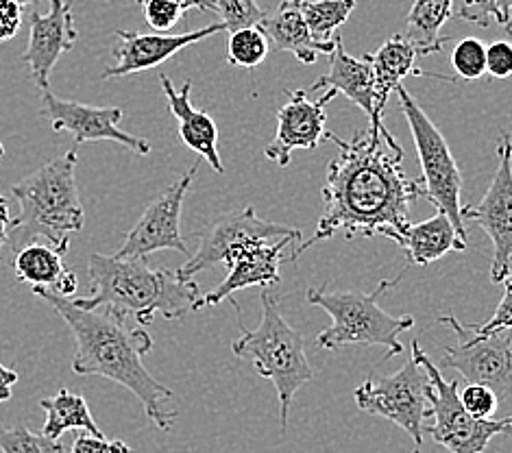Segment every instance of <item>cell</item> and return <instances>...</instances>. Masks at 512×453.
Segmentation results:
<instances>
[{"label":"cell","instance_id":"cell-28","mask_svg":"<svg viewBox=\"0 0 512 453\" xmlns=\"http://www.w3.org/2000/svg\"><path fill=\"white\" fill-rule=\"evenodd\" d=\"M504 295L502 301H499L497 310L489 321L482 325H465L456 321L454 316H438V323H445L460 340H480V338H489L499 332H512V275H508L504 281Z\"/></svg>","mask_w":512,"mask_h":453},{"label":"cell","instance_id":"cell-37","mask_svg":"<svg viewBox=\"0 0 512 453\" xmlns=\"http://www.w3.org/2000/svg\"><path fill=\"white\" fill-rule=\"evenodd\" d=\"M70 453H131V449L123 440H105V436L81 432L72 443Z\"/></svg>","mask_w":512,"mask_h":453},{"label":"cell","instance_id":"cell-44","mask_svg":"<svg viewBox=\"0 0 512 453\" xmlns=\"http://www.w3.org/2000/svg\"><path fill=\"white\" fill-rule=\"evenodd\" d=\"M72 3H75V0H66V5H70V7H72ZM131 3H136V5H144V0H131Z\"/></svg>","mask_w":512,"mask_h":453},{"label":"cell","instance_id":"cell-43","mask_svg":"<svg viewBox=\"0 0 512 453\" xmlns=\"http://www.w3.org/2000/svg\"><path fill=\"white\" fill-rule=\"evenodd\" d=\"M16 3H20L24 7V5H38L40 0H16Z\"/></svg>","mask_w":512,"mask_h":453},{"label":"cell","instance_id":"cell-29","mask_svg":"<svg viewBox=\"0 0 512 453\" xmlns=\"http://www.w3.org/2000/svg\"><path fill=\"white\" fill-rule=\"evenodd\" d=\"M266 55H268V40L260 27L229 33L227 61L231 66L253 70L262 64Z\"/></svg>","mask_w":512,"mask_h":453},{"label":"cell","instance_id":"cell-23","mask_svg":"<svg viewBox=\"0 0 512 453\" xmlns=\"http://www.w3.org/2000/svg\"><path fill=\"white\" fill-rule=\"evenodd\" d=\"M414 59H417V51L401 35H393V38L386 40L371 55V66L375 75V101L369 127L377 129L384 125V109L388 105L390 94L399 88L401 81L408 75H421V70L414 68Z\"/></svg>","mask_w":512,"mask_h":453},{"label":"cell","instance_id":"cell-31","mask_svg":"<svg viewBox=\"0 0 512 453\" xmlns=\"http://www.w3.org/2000/svg\"><path fill=\"white\" fill-rule=\"evenodd\" d=\"M214 3L227 33L260 27L266 18V11L258 5V0H214Z\"/></svg>","mask_w":512,"mask_h":453},{"label":"cell","instance_id":"cell-5","mask_svg":"<svg viewBox=\"0 0 512 453\" xmlns=\"http://www.w3.org/2000/svg\"><path fill=\"white\" fill-rule=\"evenodd\" d=\"M404 268L397 277L380 281L373 292L360 290H336L329 292L325 286L310 288L306 299L310 305L325 310L332 316V325L316 336V345L321 349H343V347H362V345H377L384 347V358H395L404 345H401L399 334L414 327L412 316H393L380 308V299L386 290L395 288L399 279L406 275Z\"/></svg>","mask_w":512,"mask_h":453},{"label":"cell","instance_id":"cell-42","mask_svg":"<svg viewBox=\"0 0 512 453\" xmlns=\"http://www.w3.org/2000/svg\"><path fill=\"white\" fill-rule=\"evenodd\" d=\"M497 7H499V14H502V27L506 22H510V11H512V0H497Z\"/></svg>","mask_w":512,"mask_h":453},{"label":"cell","instance_id":"cell-3","mask_svg":"<svg viewBox=\"0 0 512 453\" xmlns=\"http://www.w3.org/2000/svg\"><path fill=\"white\" fill-rule=\"evenodd\" d=\"M88 273L92 297L72 299L81 310L109 308L118 314H131L138 325H151L160 314L168 321H179L194 312L201 290L194 279H181L177 271L151 268L146 260H120V257L94 253Z\"/></svg>","mask_w":512,"mask_h":453},{"label":"cell","instance_id":"cell-33","mask_svg":"<svg viewBox=\"0 0 512 453\" xmlns=\"http://www.w3.org/2000/svg\"><path fill=\"white\" fill-rule=\"evenodd\" d=\"M144 18L155 33H168L175 29L186 9L175 0H144Z\"/></svg>","mask_w":512,"mask_h":453},{"label":"cell","instance_id":"cell-2","mask_svg":"<svg viewBox=\"0 0 512 453\" xmlns=\"http://www.w3.org/2000/svg\"><path fill=\"white\" fill-rule=\"evenodd\" d=\"M33 295L51 305L75 336L77 351L72 371L77 375H101L125 386L138 397L153 425L162 432L173 430L177 414L164 410L162 403L175 395L146 371L142 358L153 349V340L142 327L129 329L125 325L127 316L109 308L81 310L72 299L53 290L33 288Z\"/></svg>","mask_w":512,"mask_h":453},{"label":"cell","instance_id":"cell-13","mask_svg":"<svg viewBox=\"0 0 512 453\" xmlns=\"http://www.w3.org/2000/svg\"><path fill=\"white\" fill-rule=\"evenodd\" d=\"M42 118L53 131H68L77 144L83 142H116L136 155H149L151 142L131 136L118 127L123 120L120 107H92L77 101L59 99L53 92H42Z\"/></svg>","mask_w":512,"mask_h":453},{"label":"cell","instance_id":"cell-45","mask_svg":"<svg viewBox=\"0 0 512 453\" xmlns=\"http://www.w3.org/2000/svg\"><path fill=\"white\" fill-rule=\"evenodd\" d=\"M504 29H506V33H508V35H512V20L504 24Z\"/></svg>","mask_w":512,"mask_h":453},{"label":"cell","instance_id":"cell-34","mask_svg":"<svg viewBox=\"0 0 512 453\" xmlns=\"http://www.w3.org/2000/svg\"><path fill=\"white\" fill-rule=\"evenodd\" d=\"M460 401L465 410L473 416V419H493V414L499 406V399L491 388L482 384H467L460 390Z\"/></svg>","mask_w":512,"mask_h":453},{"label":"cell","instance_id":"cell-39","mask_svg":"<svg viewBox=\"0 0 512 453\" xmlns=\"http://www.w3.org/2000/svg\"><path fill=\"white\" fill-rule=\"evenodd\" d=\"M14 234V218H11V207L9 201L0 194V251H3L5 244L9 242V236ZM3 262V257H0Z\"/></svg>","mask_w":512,"mask_h":453},{"label":"cell","instance_id":"cell-14","mask_svg":"<svg viewBox=\"0 0 512 453\" xmlns=\"http://www.w3.org/2000/svg\"><path fill=\"white\" fill-rule=\"evenodd\" d=\"M286 96V105L277 109L275 138L264 149V157L282 168L290 164L292 151H312L327 140L325 109L336 92L327 90L319 101H308V90H286Z\"/></svg>","mask_w":512,"mask_h":453},{"label":"cell","instance_id":"cell-27","mask_svg":"<svg viewBox=\"0 0 512 453\" xmlns=\"http://www.w3.org/2000/svg\"><path fill=\"white\" fill-rule=\"evenodd\" d=\"M356 9V0H303L301 11L316 42H332L334 31Z\"/></svg>","mask_w":512,"mask_h":453},{"label":"cell","instance_id":"cell-8","mask_svg":"<svg viewBox=\"0 0 512 453\" xmlns=\"http://www.w3.org/2000/svg\"><path fill=\"white\" fill-rule=\"evenodd\" d=\"M401 103V112H404L414 146H417L419 162L423 170V188L425 199H428L438 212L445 214L451 225H454L456 234L462 242H467V227L462 220V205H460V192H462V175L460 168L451 153L443 133L436 129L430 116L423 112L417 101L406 92L404 85L395 90Z\"/></svg>","mask_w":512,"mask_h":453},{"label":"cell","instance_id":"cell-17","mask_svg":"<svg viewBox=\"0 0 512 453\" xmlns=\"http://www.w3.org/2000/svg\"><path fill=\"white\" fill-rule=\"evenodd\" d=\"M77 35L72 9L64 0H51L48 14H40V11L31 14L29 44L22 53V61L31 68V77L42 92L48 90L57 61L72 51Z\"/></svg>","mask_w":512,"mask_h":453},{"label":"cell","instance_id":"cell-41","mask_svg":"<svg viewBox=\"0 0 512 453\" xmlns=\"http://www.w3.org/2000/svg\"><path fill=\"white\" fill-rule=\"evenodd\" d=\"M186 11L188 9H199V11H216V3L214 0H175Z\"/></svg>","mask_w":512,"mask_h":453},{"label":"cell","instance_id":"cell-7","mask_svg":"<svg viewBox=\"0 0 512 453\" xmlns=\"http://www.w3.org/2000/svg\"><path fill=\"white\" fill-rule=\"evenodd\" d=\"M412 362H417L430 379L428 403L434 425L428 427L434 443L449 453H482L493 436H502L512 430V416L508 419H473L465 410L458 395V382H447L438 366L423 353L419 340H412Z\"/></svg>","mask_w":512,"mask_h":453},{"label":"cell","instance_id":"cell-18","mask_svg":"<svg viewBox=\"0 0 512 453\" xmlns=\"http://www.w3.org/2000/svg\"><path fill=\"white\" fill-rule=\"evenodd\" d=\"M290 240H277V242H258L251 244L249 249L242 251L234 262L227 268V277L207 295H201L199 301L194 303V312L203 308H212V305L223 303L231 299V295L238 290H245L251 286H273L279 281V264H282L284 249L290 247Z\"/></svg>","mask_w":512,"mask_h":453},{"label":"cell","instance_id":"cell-16","mask_svg":"<svg viewBox=\"0 0 512 453\" xmlns=\"http://www.w3.org/2000/svg\"><path fill=\"white\" fill-rule=\"evenodd\" d=\"M223 22L210 24L190 33L181 35H164V33H140V31H116V44L112 53L116 57V64L112 68L103 70V79H118L127 75H136L162 66L186 46L197 44L205 38H212L216 33H223Z\"/></svg>","mask_w":512,"mask_h":453},{"label":"cell","instance_id":"cell-4","mask_svg":"<svg viewBox=\"0 0 512 453\" xmlns=\"http://www.w3.org/2000/svg\"><path fill=\"white\" fill-rule=\"evenodd\" d=\"M75 170L77 149H72L14 183L11 192L20 205L14 218V253L35 238H44L62 255L68 251L70 234L85 225Z\"/></svg>","mask_w":512,"mask_h":453},{"label":"cell","instance_id":"cell-46","mask_svg":"<svg viewBox=\"0 0 512 453\" xmlns=\"http://www.w3.org/2000/svg\"><path fill=\"white\" fill-rule=\"evenodd\" d=\"M0 157H5V146H3V142H0Z\"/></svg>","mask_w":512,"mask_h":453},{"label":"cell","instance_id":"cell-19","mask_svg":"<svg viewBox=\"0 0 512 453\" xmlns=\"http://www.w3.org/2000/svg\"><path fill=\"white\" fill-rule=\"evenodd\" d=\"M164 96L168 101V109L179 120V138L184 142L190 151L203 157L207 164L214 168V173L223 175L225 166L223 159L218 155V129L216 122L210 114L201 112V109H194L190 94H192V81H186L177 90L175 83L170 77H160Z\"/></svg>","mask_w":512,"mask_h":453},{"label":"cell","instance_id":"cell-24","mask_svg":"<svg viewBox=\"0 0 512 453\" xmlns=\"http://www.w3.org/2000/svg\"><path fill=\"white\" fill-rule=\"evenodd\" d=\"M397 244L408 253V260L417 266H430L449 251L467 249V242L460 240L451 220L441 212L419 225H408Z\"/></svg>","mask_w":512,"mask_h":453},{"label":"cell","instance_id":"cell-47","mask_svg":"<svg viewBox=\"0 0 512 453\" xmlns=\"http://www.w3.org/2000/svg\"><path fill=\"white\" fill-rule=\"evenodd\" d=\"M412 453H421V451H419V447H417V449H414V451H412Z\"/></svg>","mask_w":512,"mask_h":453},{"label":"cell","instance_id":"cell-12","mask_svg":"<svg viewBox=\"0 0 512 453\" xmlns=\"http://www.w3.org/2000/svg\"><path fill=\"white\" fill-rule=\"evenodd\" d=\"M197 170L199 164H194L184 177L146 205L144 214L127 234L116 257L120 260H146L149 255L166 249L188 255V244L181 236V207H184L186 192L190 190Z\"/></svg>","mask_w":512,"mask_h":453},{"label":"cell","instance_id":"cell-20","mask_svg":"<svg viewBox=\"0 0 512 453\" xmlns=\"http://www.w3.org/2000/svg\"><path fill=\"white\" fill-rule=\"evenodd\" d=\"M336 46L329 53V68L323 77L316 79L308 92L314 90H334L336 94H345L347 99L358 105L369 118L373 116V101H375V75L371 66V55L351 57L345 51V44L340 35L334 38Z\"/></svg>","mask_w":512,"mask_h":453},{"label":"cell","instance_id":"cell-25","mask_svg":"<svg viewBox=\"0 0 512 453\" xmlns=\"http://www.w3.org/2000/svg\"><path fill=\"white\" fill-rule=\"evenodd\" d=\"M454 16V0H414L406 18V40L417 55L441 53L451 38H441L443 24Z\"/></svg>","mask_w":512,"mask_h":453},{"label":"cell","instance_id":"cell-36","mask_svg":"<svg viewBox=\"0 0 512 453\" xmlns=\"http://www.w3.org/2000/svg\"><path fill=\"white\" fill-rule=\"evenodd\" d=\"M486 75L495 79L512 77V44L495 42L486 46Z\"/></svg>","mask_w":512,"mask_h":453},{"label":"cell","instance_id":"cell-15","mask_svg":"<svg viewBox=\"0 0 512 453\" xmlns=\"http://www.w3.org/2000/svg\"><path fill=\"white\" fill-rule=\"evenodd\" d=\"M445 366L458 371L469 384L491 388L497 399L512 395V332H499L480 340H460L447 347Z\"/></svg>","mask_w":512,"mask_h":453},{"label":"cell","instance_id":"cell-9","mask_svg":"<svg viewBox=\"0 0 512 453\" xmlns=\"http://www.w3.org/2000/svg\"><path fill=\"white\" fill-rule=\"evenodd\" d=\"M430 379L417 362H410L395 375H371L353 390V401L364 412L382 416L412 436L414 445L423 443V419L428 408Z\"/></svg>","mask_w":512,"mask_h":453},{"label":"cell","instance_id":"cell-11","mask_svg":"<svg viewBox=\"0 0 512 453\" xmlns=\"http://www.w3.org/2000/svg\"><path fill=\"white\" fill-rule=\"evenodd\" d=\"M499 164L489 190L480 203L462 207V220H469L486 231L493 242L491 281L502 284L510 275L512 262V142L508 133L499 136Z\"/></svg>","mask_w":512,"mask_h":453},{"label":"cell","instance_id":"cell-30","mask_svg":"<svg viewBox=\"0 0 512 453\" xmlns=\"http://www.w3.org/2000/svg\"><path fill=\"white\" fill-rule=\"evenodd\" d=\"M0 451L3 453H64L66 447L59 440L31 432L27 425L0 427Z\"/></svg>","mask_w":512,"mask_h":453},{"label":"cell","instance_id":"cell-26","mask_svg":"<svg viewBox=\"0 0 512 453\" xmlns=\"http://www.w3.org/2000/svg\"><path fill=\"white\" fill-rule=\"evenodd\" d=\"M40 408L46 412L42 434L48 438L59 440V436L68 430H83L94 436H103L99 425L92 419L88 401L77 393H70L66 388L59 390L53 397L42 399Z\"/></svg>","mask_w":512,"mask_h":453},{"label":"cell","instance_id":"cell-35","mask_svg":"<svg viewBox=\"0 0 512 453\" xmlns=\"http://www.w3.org/2000/svg\"><path fill=\"white\" fill-rule=\"evenodd\" d=\"M456 18L478 24V27H489L493 20L502 24L497 0H462V7L458 9Z\"/></svg>","mask_w":512,"mask_h":453},{"label":"cell","instance_id":"cell-38","mask_svg":"<svg viewBox=\"0 0 512 453\" xmlns=\"http://www.w3.org/2000/svg\"><path fill=\"white\" fill-rule=\"evenodd\" d=\"M22 27V5L16 0H0V42L16 38Z\"/></svg>","mask_w":512,"mask_h":453},{"label":"cell","instance_id":"cell-22","mask_svg":"<svg viewBox=\"0 0 512 453\" xmlns=\"http://www.w3.org/2000/svg\"><path fill=\"white\" fill-rule=\"evenodd\" d=\"M62 257L64 255L51 244L31 242L14 253L16 279L33 288H46L66 299H75L79 281L77 275L64 266Z\"/></svg>","mask_w":512,"mask_h":453},{"label":"cell","instance_id":"cell-6","mask_svg":"<svg viewBox=\"0 0 512 453\" xmlns=\"http://www.w3.org/2000/svg\"><path fill=\"white\" fill-rule=\"evenodd\" d=\"M262 321L255 329H242L231 351L236 358L249 360L260 377L273 382L279 399V423L282 436L288 427V412L303 384L314 377L306 355V345L295 327L284 318L279 303L266 288L260 295Z\"/></svg>","mask_w":512,"mask_h":453},{"label":"cell","instance_id":"cell-21","mask_svg":"<svg viewBox=\"0 0 512 453\" xmlns=\"http://www.w3.org/2000/svg\"><path fill=\"white\" fill-rule=\"evenodd\" d=\"M301 3L303 0H284L275 11L266 14L260 29L277 51L292 53L301 64L312 66L319 55L332 53L336 42H316L312 38L306 18H303Z\"/></svg>","mask_w":512,"mask_h":453},{"label":"cell","instance_id":"cell-40","mask_svg":"<svg viewBox=\"0 0 512 453\" xmlns=\"http://www.w3.org/2000/svg\"><path fill=\"white\" fill-rule=\"evenodd\" d=\"M18 379L20 375L16 371L7 369V366L0 362V403L11 399V390H14V384H18Z\"/></svg>","mask_w":512,"mask_h":453},{"label":"cell","instance_id":"cell-32","mask_svg":"<svg viewBox=\"0 0 512 453\" xmlns=\"http://www.w3.org/2000/svg\"><path fill=\"white\" fill-rule=\"evenodd\" d=\"M451 66L456 75L465 81H478L486 75V46L482 40H460L451 53Z\"/></svg>","mask_w":512,"mask_h":453},{"label":"cell","instance_id":"cell-1","mask_svg":"<svg viewBox=\"0 0 512 453\" xmlns=\"http://www.w3.org/2000/svg\"><path fill=\"white\" fill-rule=\"evenodd\" d=\"M327 140H332L340 153L327 166L325 212L312 238L292 251L290 262L338 231H345L347 238L382 236L399 242L410 225L412 201L425 199L423 181L410 179L401 170L404 151L384 125L360 131L349 142L327 131Z\"/></svg>","mask_w":512,"mask_h":453},{"label":"cell","instance_id":"cell-10","mask_svg":"<svg viewBox=\"0 0 512 453\" xmlns=\"http://www.w3.org/2000/svg\"><path fill=\"white\" fill-rule=\"evenodd\" d=\"M277 240H290L297 244L301 242V231L288 225L268 223V220H262L255 214L249 205L247 210L229 214L207 227L201 234L197 253L184 266L177 268V275L181 279H194V275L207 271V268H214L216 264L229 266L251 244Z\"/></svg>","mask_w":512,"mask_h":453}]
</instances>
